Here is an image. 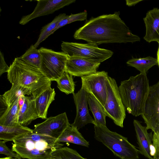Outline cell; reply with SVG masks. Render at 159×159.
I'll list each match as a JSON object with an SVG mask.
<instances>
[{
	"label": "cell",
	"mask_w": 159,
	"mask_h": 159,
	"mask_svg": "<svg viewBox=\"0 0 159 159\" xmlns=\"http://www.w3.org/2000/svg\"><path fill=\"white\" fill-rule=\"evenodd\" d=\"M158 43V47L157 53V58L158 60V65L159 67V43Z\"/></svg>",
	"instance_id": "cell-34"
},
{
	"label": "cell",
	"mask_w": 159,
	"mask_h": 159,
	"mask_svg": "<svg viewBox=\"0 0 159 159\" xmlns=\"http://www.w3.org/2000/svg\"><path fill=\"white\" fill-rule=\"evenodd\" d=\"M143 19L146 30L144 39L148 43H159V9L154 8L149 11Z\"/></svg>",
	"instance_id": "cell-16"
},
{
	"label": "cell",
	"mask_w": 159,
	"mask_h": 159,
	"mask_svg": "<svg viewBox=\"0 0 159 159\" xmlns=\"http://www.w3.org/2000/svg\"><path fill=\"white\" fill-rule=\"evenodd\" d=\"M33 130L20 124L13 126L0 125V139L6 142L13 141L22 135L32 132Z\"/></svg>",
	"instance_id": "cell-20"
},
{
	"label": "cell",
	"mask_w": 159,
	"mask_h": 159,
	"mask_svg": "<svg viewBox=\"0 0 159 159\" xmlns=\"http://www.w3.org/2000/svg\"><path fill=\"white\" fill-rule=\"evenodd\" d=\"M6 142L0 141V153L6 155L7 157L21 159V157L17 153L10 149L6 145Z\"/></svg>",
	"instance_id": "cell-30"
},
{
	"label": "cell",
	"mask_w": 159,
	"mask_h": 159,
	"mask_svg": "<svg viewBox=\"0 0 159 159\" xmlns=\"http://www.w3.org/2000/svg\"><path fill=\"white\" fill-rule=\"evenodd\" d=\"M39 50L41 56L40 70L51 81H56L66 70L69 57L63 52H57L43 47Z\"/></svg>",
	"instance_id": "cell-6"
},
{
	"label": "cell",
	"mask_w": 159,
	"mask_h": 159,
	"mask_svg": "<svg viewBox=\"0 0 159 159\" xmlns=\"http://www.w3.org/2000/svg\"><path fill=\"white\" fill-rule=\"evenodd\" d=\"M104 108L106 116L111 118L117 125L123 127L126 117L125 108L116 81L109 76L107 82V96Z\"/></svg>",
	"instance_id": "cell-8"
},
{
	"label": "cell",
	"mask_w": 159,
	"mask_h": 159,
	"mask_svg": "<svg viewBox=\"0 0 159 159\" xmlns=\"http://www.w3.org/2000/svg\"><path fill=\"white\" fill-rule=\"evenodd\" d=\"M142 0H126V4L128 6H134L137 3H139V2L142 1Z\"/></svg>",
	"instance_id": "cell-33"
},
{
	"label": "cell",
	"mask_w": 159,
	"mask_h": 159,
	"mask_svg": "<svg viewBox=\"0 0 159 159\" xmlns=\"http://www.w3.org/2000/svg\"><path fill=\"white\" fill-rule=\"evenodd\" d=\"M7 73L10 82L29 89L34 99L51 87V81L39 69L27 64L19 57L15 58Z\"/></svg>",
	"instance_id": "cell-3"
},
{
	"label": "cell",
	"mask_w": 159,
	"mask_h": 159,
	"mask_svg": "<svg viewBox=\"0 0 159 159\" xmlns=\"http://www.w3.org/2000/svg\"><path fill=\"white\" fill-rule=\"evenodd\" d=\"M127 65L135 68L141 74H147L148 70L155 65H158L157 58L150 56L139 58H132L126 62Z\"/></svg>",
	"instance_id": "cell-24"
},
{
	"label": "cell",
	"mask_w": 159,
	"mask_h": 159,
	"mask_svg": "<svg viewBox=\"0 0 159 159\" xmlns=\"http://www.w3.org/2000/svg\"><path fill=\"white\" fill-rule=\"evenodd\" d=\"M39 118L36 110L34 99L31 96H25L24 103L19 110V123L26 126Z\"/></svg>",
	"instance_id": "cell-17"
},
{
	"label": "cell",
	"mask_w": 159,
	"mask_h": 159,
	"mask_svg": "<svg viewBox=\"0 0 159 159\" xmlns=\"http://www.w3.org/2000/svg\"><path fill=\"white\" fill-rule=\"evenodd\" d=\"M57 141L59 143H70L86 147H89V142L84 139L77 128L70 125L57 139Z\"/></svg>",
	"instance_id": "cell-21"
},
{
	"label": "cell",
	"mask_w": 159,
	"mask_h": 159,
	"mask_svg": "<svg viewBox=\"0 0 159 159\" xmlns=\"http://www.w3.org/2000/svg\"><path fill=\"white\" fill-rule=\"evenodd\" d=\"M19 98L11 106L6 108L2 115L1 116L0 125L7 126H13L20 124L18 122L19 111Z\"/></svg>",
	"instance_id": "cell-22"
},
{
	"label": "cell",
	"mask_w": 159,
	"mask_h": 159,
	"mask_svg": "<svg viewBox=\"0 0 159 159\" xmlns=\"http://www.w3.org/2000/svg\"><path fill=\"white\" fill-rule=\"evenodd\" d=\"M70 124L65 112L49 117L43 122L34 125L32 132L48 135L58 139Z\"/></svg>",
	"instance_id": "cell-11"
},
{
	"label": "cell",
	"mask_w": 159,
	"mask_h": 159,
	"mask_svg": "<svg viewBox=\"0 0 159 159\" xmlns=\"http://www.w3.org/2000/svg\"><path fill=\"white\" fill-rule=\"evenodd\" d=\"M94 138L121 159H139V150L127 138L110 130L106 126L95 125Z\"/></svg>",
	"instance_id": "cell-5"
},
{
	"label": "cell",
	"mask_w": 159,
	"mask_h": 159,
	"mask_svg": "<svg viewBox=\"0 0 159 159\" xmlns=\"http://www.w3.org/2000/svg\"><path fill=\"white\" fill-rule=\"evenodd\" d=\"M75 0H38L33 11L23 16L19 24L25 25L36 18L49 15L75 2Z\"/></svg>",
	"instance_id": "cell-12"
},
{
	"label": "cell",
	"mask_w": 159,
	"mask_h": 159,
	"mask_svg": "<svg viewBox=\"0 0 159 159\" xmlns=\"http://www.w3.org/2000/svg\"><path fill=\"white\" fill-rule=\"evenodd\" d=\"M100 63L82 57H69L66 70L72 76L82 77L96 72Z\"/></svg>",
	"instance_id": "cell-14"
},
{
	"label": "cell",
	"mask_w": 159,
	"mask_h": 159,
	"mask_svg": "<svg viewBox=\"0 0 159 159\" xmlns=\"http://www.w3.org/2000/svg\"><path fill=\"white\" fill-rule=\"evenodd\" d=\"M150 87L146 74L140 73L121 82L118 89L123 103L129 113L135 117L143 114Z\"/></svg>",
	"instance_id": "cell-4"
},
{
	"label": "cell",
	"mask_w": 159,
	"mask_h": 159,
	"mask_svg": "<svg viewBox=\"0 0 159 159\" xmlns=\"http://www.w3.org/2000/svg\"><path fill=\"white\" fill-rule=\"evenodd\" d=\"M25 95L31 96V92L29 89L19 85L13 84L10 90L0 95V102L7 108L20 97Z\"/></svg>",
	"instance_id": "cell-19"
},
{
	"label": "cell",
	"mask_w": 159,
	"mask_h": 159,
	"mask_svg": "<svg viewBox=\"0 0 159 159\" xmlns=\"http://www.w3.org/2000/svg\"><path fill=\"white\" fill-rule=\"evenodd\" d=\"M109 76L104 71L81 77L82 88L92 94L104 107L107 96V82Z\"/></svg>",
	"instance_id": "cell-10"
},
{
	"label": "cell",
	"mask_w": 159,
	"mask_h": 159,
	"mask_svg": "<svg viewBox=\"0 0 159 159\" xmlns=\"http://www.w3.org/2000/svg\"><path fill=\"white\" fill-rule=\"evenodd\" d=\"M56 81L57 83V87L61 91L66 94L74 93L75 82L73 81L72 76L69 74L66 70L63 73Z\"/></svg>",
	"instance_id": "cell-27"
},
{
	"label": "cell",
	"mask_w": 159,
	"mask_h": 159,
	"mask_svg": "<svg viewBox=\"0 0 159 159\" xmlns=\"http://www.w3.org/2000/svg\"><path fill=\"white\" fill-rule=\"evenodd\" d=\"M152 143L155 150L153 159H157L159 157V134L153 133Z\"/></svg>",
	"instance_id": "cell-31"
},
{
	"label": "cell",
	"mask_w": 159,
	"mask_h": 159,
	"mask_svg": "<svg viewBox=\"0 0 159 159\" xmlns=\"http://www.w3.org/2000/svg\"><path fill=\"white\" fill-rule=\"evenodd\" d=\"M89 93L82 87L78 92L73 93L76 107V114L74 122L70 125L77 128L78 130L89 123L95 125L94 120L90 115L88 109Z\"/></svg>",
	"instance_id": "cell-13"
},
{
	"label": "cell",
	"mask_w": 159,
	"mask_h": 159,
	"mask_svg": "<svg viewBox=\"0 0 159 159\" xmlns=\"http://www.w3.org/2000/svg\"><path fill=\"white\" fill-rule=\"evenodd\" d=\"M12 141V150L21 158L28 159H49L53 151L63 145L58 142L57 139L32 132Z\"/></svg>",
	"instance_id": "cell-2"
},
{
	"label": "cell",
	"mask_w": 159,
	"mask_h": 159,
	"mask_svg": "<svg viewBox=\"0 0 159 159\" xmlns=\"http://www.w3.org/2000/svg\"><path fill=\"white\" fill-rule=\"evenodd\" d=\"M133 124L139 145V152L148 159H153L155 150L152 143L153 135L148 133L146 127L138 120H134Z\"/></svg>",
	"instance_id": "cell-15"
},
{
	"label": "cell",
	"mask_w": 159,
	"mask_h": 159,
	"mask_svg": "<svg viewBox=\"0 0 159 159\" xmlns=\"http://www.w3.org/2000/svg\"><path fill=\"white\" fill-rule=\"evenodd\" d=\"M61 46L62 52L69 57H82L99 63L111 57L113 54L112 51L99 48L97 44L92 43L63 42Z\"/></svg>",
	"instance_id": "cell-7"
},
{
	"label": "cell",
	"mask_w": 159,
	"mask_h": 159,
	"mask_svg": "<svg viewBox=\"0 0 159 159\" xmlns=\"http://www.w3.org/2000/svg\"><path fill=\"white\" fill-rule=\"evenodd\" d=\"M88 103L93 116L95 125L106 126L105 118L107 116L104 107L91 93L89 94Z\"/></svg>",
	"instance_id": "cell-23"
},
{
	"label": "cell",
	"mask_w": 159,
	"mask_h": 159,
	"mask_svg": "<svg viewBox=\"0 0 159 159\" xmlns=\"http://www.w3.org/2000/svg\"><path fill=\"white\" fill-rule=\"evenodd\" d=\"M119 11L92 18L77 30L74 35L76 39L99 45L104 43H133L140 37L132 34L120 17Z\"/></svg>",
	"instance_id": "cell-1"
},
{
	"label": "cell",
	"mask_w": 159,
	"mask_h": 159,
	"mask_svg": "<svg viewBox=\"0 0 159 159\" xmlns=\"http://www.w3.org/2000/svg\"><path fill=\"white\" fill-rule=\"evenodd\" d=\"M157 159H159V157Z\"/></svg>",
	"instance_id": "cell-36"
},
{
	"label": "cell",
	"mask_w": 159,
	"mask_h": 159,
	"mask_svg": "<svg viewBox=\"0 0 159 159\" xmlns=\"http://www.w3.org/2000/svg\"><path fill=\"white\" fill-rule=\"evenodd\" d=\"M65 13H61L56 16L50 23L42 28L38 39L34 45L36 48L39 44L45 40L55 30L59 22L62 20L68 17Z\"/></svg>",
	"instance_id": "cell-25"
},
{
	"label": "cell",
	"mask_w": 159,
	"mask_h": 159,
	"mask_svg": "<svg viewBox=\"0 0 159 159\" xmlns=\"http://www.w3.org/2000/svg\"><path fill=\"white\" fill-rule=\"evenodd\" d=\"M20 59L27 64L39 69L41 63V56L39 49L34 45H31L25 53L19 57Z\"/></svg>",
	"instance_id": "cell-26"
},
{
	"label": "cell",
	"mask_w": 159,
	"mask_h": 159,
	"mask_svg": "<svg viewBox=\"0 0 159 159\" xmlns=\"http://www.w3.org/2000/svg\"><path fill=\"white\" fill-rule=\"evenodd\" d=\"M55 94L54 89L51 87L34 99L36 110L39 118L46 119L48 108L54 100Z\"/></svg>",
	"instance_id": "cell-18"
},
{
	"label": "cell",
	"mask_w": 159,
	"mask_h": 159,
	"mask_svg": "<svg viewBox=\"0 0 159 159\" xmlns=\"http://www.w3.org/2000/svg\"><path fill=\"white\" fill-rule=\"evenodd\" d=\"M147 129L159 134V80L150 86L143 113L141 115Z\"/></svg>",
	"instance_id": "cell-9"
},
{
	"label": "cell",
	"mask_w": 159,
	"mask_h": 159,
	"mask_svg": "<svg viewBox=\"0 0 159 159\" xmlns=\"http://www.w3.org/2000/svg\"><path fill=\"white\" fill-rule=\"evenodd\" d=\"M49 159H87L75 150L67 147H61L53 151Z\"/></svg>",
	"instance_id": "cell-28"
},
{
	"label": "cell",
	"mask_w": 159,
	"mask_h": 159,
	"mask_svg": "<svg viewBox=\"0 0 159 159\" xmlns=\"http://www.w3.org/2000/svg\"><path fill=\"white\" fill-rule=\"evenodd\" d=\"M87 13L86 11L78 14H71L67 18L62 20L57 27L52 32L53 34L56 30L62 27L71 23L76 21H82L86 20L87 18Z\"/></svg>",
	"instance_id": "cell-29"
},
{
	"label": "cell",
	"mask_w": 159,
	"mask_h": 159,
	"mask_svg": "<svg viewBox=\"0 0 159 159\" xmlns=\"http://www.w3.org/2000/svg\"><path fill=\"white\" fill-rule=\"evenodd\" d=\"M9 69L6 64L3 55L1 51L0 52V75L5 72H7Z\"/></svg>",
	"instance_id": "cell-32"
},
{
	"label": "cell",
	"mask_w": 159,
	"mask_h": 159,
	"mask_svg": "<svg viewBox=\"0 0 159 159\" xmlns=\"http://www.w3.org/2000/svg\"><path fill=\"white\" fill-rule=\"evenodd\" d=\"M0 159H18L16 158H13L11 157H4V158H0Z\"/></svg>",
	"instance_id": "cell-35"
}]
</instances>
